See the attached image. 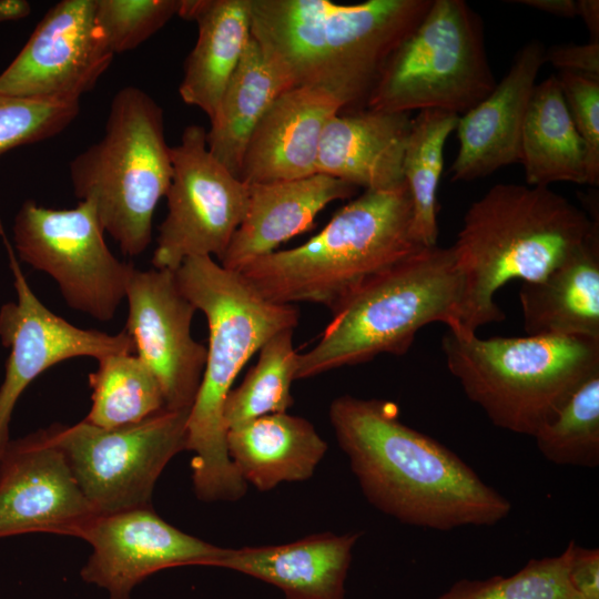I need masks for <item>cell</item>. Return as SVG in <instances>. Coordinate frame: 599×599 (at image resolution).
Wrapping results in <instances>:
<instances>
[{"label":"cell","mask_w":599,"mask_h":599,"mask_svg":"<svg viewBox=\"0 0 599 599\" xmlns=\"http://www.w3.org/2000/svg\"><path fill=\"white\" fill-rule=\"evenodd\" d=\"M79 111V101L0 94V156L58 135L75 120Z\"/></svg>","instance_id":"obj_33"},{"label":"cell","mask_w":599,"mask_h":599,"mask_svg":"<svg viewBox=\"0 0 599 599\" xmlns=\"http://www.w3.org/2000/svg\"><path fill=\"white\" fill-rule=\"evenodd\" d=\"M545 50L538 40L526 43L494 90L459 116L451 182L485 177L520 161L522 126L538 73L546 63Z\"/></svg>","instance_id":"obj_18"},{"label":"cell","mask_w":599,"mask_h":599,"mask_svg":"<svg viewBox=\"0 0 599 599\" xmlns=\"http://www.w3.org/2000/svg\"><path fill=\"white\" fill-rule=\"evenodd\" d=\"M175 276L209 327L204 373L187 418L194 491L204 501L237 500L247 484L227 451L225 400L248 359L276 333L294 329L300 313L293 305L265 300L240 272L211 256L186 258Z\"/></svg>","instance_id":"obj_3"},{"label":"cell","mask_w":599,"mask_h":599,"mask_svg":"<svg viewBox=\"0 0 599 599\" xmlns=\"http://www.w3.org/2000/svg\"><path fill=\"white\" fill-rule=\"evenodd\" d=\"M113 57L95 21L94 0H61L0 73V94L79 101Z\"/></svg>","instance_id":"obj_14"},{"label":"cell","mask_w":599,"mask_h":599,"mask_svg":"<svg viewBox=\"0 0 599 599\" xmlns=\"http://www.w3.org/2000/svg\"><path fill=\"white\" fill-rule=\"evenodd\" d=\"M177 16L197 26L179 94L211 120L251 40L252 0H182Z\"/></svg>","instance_id":"obj_24"},{"label":"cell","mask_w":599,"mask_h":599,"mask_svg":"<svg viewBox=\"0 0 599 599\" xmlns=\"http://www.w3.org/2000/svg\"><path fill=\"white\" fill-rule=\"evenodd\" d=\"M361 534H316L293 542L225 548L217 567L281 589L285 599H346L345 581Z\"/></svg>","instance_id":"obj_22"},{"label":"cell","mask_w":599,"mask_h":599,"mask_svg":"<svg viewBox=\"0 0 599 599\" xmlns=\"http://www.w3.org/2000/svg\"><path fill=\"white\" fill-rule=\"evenodd\" d=\"M578 17H580L591 37L590 41H599V1L577 0Z\"/></svg>","instance_id":"obj_39"},{"label":"cell","mask_w":599,"mask_h":599,"mask_svg":"<svg viewBox=\"0 0 599 599\" xmlns=\"http://www.w3.org/2000/svg\"><path fill=\"white\" fill-rule=\"evenodd\" d=\"M344 102L319 87L281 93L255 126L240 173L246 184L297 180L316 173L324 129Z\"/></svg>","instance_id":"obj_19"},{"label":"cell","mask_w":599,"mask_h":599,"mask_svg":"<svg viewBox=\"0 0 599 599\" xmlns=\"http://www.w3.org/2000/svg\"><path fill=\"white\" fill-rule=\"evenodd\" d=\"M95 516L45 429L9 441L0 456V539L32 532L80 538Z\"/></svg>","instance_id":"obj_17"},{"label":"cell","mask_w":599,"mask_h":599,"mask_svg":"<svg viewBox=\"0 0 599 599\" xmlns=\"http://www.w3.org/2000/svg\"><path fill=\"white\" fill-rule=\"evenodd\" d=\"M545 61L560 72H571L599 80V41L586 44H557L545 50Z\"/></svg>","instance_id":"obj_36"},{"label":"cell","mask_w":599,"mask_h":599,"mask_svg":"<svg viewBox=\"0 0 599 599\" xmlns=\"http://www.w3.org/2000/svg\"><path fill=\"white\" fill-rule=\"evenodd\" d=\"M246 214L220 264L238 271L250 261L270 254L282 243L311 230L317 214L336 200H346L358 187L326 174L252 183Z\"/></svg>","instance_id":"obj_20"},{"label":"cell","mask_w":599,"mask_h":599,"mask_svg":"<svg viewBox=\"0 0 599 599\" xmlns=\"http://www.w3.org/2000/svg\"><path fill=\"white\" fill-rule=\"evenodd\" d=\"M171 161L167 214L159 226L152 265L176 271L194 256L221 261L246 214L248 185L212 155L206 129L197 124L187 125L171 146Z\"/></svg>","instance_id":"obj_12"},{"label":"cell","mask_w":599,"mask_h":599,"mask_svg":"<svg viewBox=\"0 0 599 599\" xmlns=\"http://www.w3.org/2000/svg\"><path fill=\"white\" fill-rule=\"evenodd\" d=\"M540 454L561 466L599 465V370L582 380L532 436Z\"/></svg>","instance_id":"obj_31"},{"label":"cell","mask_w":599,"mask_h":599,"mask_svg":"<svg viewBox=\"0 0 599 599\" xmlns=\"http://www.w3.org/2000/svg\"><path fill=\"white\" fill-rule=\"evenodd\" d=\"M571 120L588 153L589 185L599 183V80L571 72L556 74Z\"/></svg>","instance_id":"obj_35"},{"label":"cell","mask_w":599,"mask_h":599,"mask_svg":"<svg viewBox=\"0 0 599 599\" xmlns=\"http://www.w3.org/2000/svg\"><path fill=\"white\" fill-rule=\"evenodd\" d=\"M441 349L450 374L495 426L531 437L599 370V339L589 337L480 338L448 329Z\"/></svg>","instance_id":"obj_7"},{"label":"cell","mask_w":599,"mask_h":599,"mask_svg":"<svg viewBox=\"0 0 599 599\" xmlns=\"http://www.w3.org/2000/svg\"><path fill=\"white\" fill-rule=\"evenodd\" d=\"M569 546L555 557L530 559L516 573L460 579L436 599H581L568 577Z\"/></svg>","instance_id":"obj_32"},{"label":"cell","mask_w":599,"mask_h":599,"mask_svg":"<svg viewBox=\"0 0 599 599\" xmlns=\"http://www.w3.org/2000/svg\"><path fill=\"white\" fill-rule=\"evenodd\" d=\"M527 185L588 184V153L556 74L536 84L525 118L520 161Z\"/></svg>","instance_id":"obj_26"},{"label":"cell","mask_w":599,"mask_h":599,"mask_svg":"<svg viewBox=\"0 0 599 599\" xmlns=\"http://www.w3.org/2000/svg\"><path fill=\"white\" fill-rule=\"evenodd\" d=\"M98 362L97 370L89 374L92 404L85 422L115 428L165 408L160 383L136 355L112 354Z\"/></svg>","instance_id":"obj_29"},{"label":"cell","mask_w":599,"mask_h":599,"mask_svg":"<svg viewBox=\"0 0 599 599\" xmlns=\"http://www.w3.org/2000/svg\"><path fill=\"white\" fill-rule=\"evenodd\" d=\"M479 16L463 0H433L386 62L365 109L461 115L496 87Z\"/></svg>","instance_id":"obj_9"},{"label":"cell","mask_w":599,"mask_h":599,"mask_svg":"<svg viewBox=\"0 0 599 599\" xmlns=\"http://www.w3.org/2000/svg\"><path fill=\"white\" fill-rule=\"evenodd\" d=\"M329 420L366 499L399 522L447 531L493 526L510 512L458 455L402 423L393 402L343 395Z\"/></svg>","instance_id":"obj_1"},{"label":"cell","mask_w":599,"mask_h":599,"mask_svg":"<svg viewBox=\"0 0 599 599\" xmlns=\"http://www.w3.org/2000/svg\"><path fill=\"white\" fill-rule=\"evenodd\" d=\"M258 353L256 364L243 382L227 394L226 429L264 415L286 413L293 405L291 387L296 379L300 356L294 347L293 329L276 333Z\"/></svg>","instance_id":"obj_30"},{"label":"cell","mask_w":599,"mask_h":599,"mask_svg":"<svg viewBox=\"0 0 599 599\" xmlns=\"http://www.w3.org/2000/svg\"><path fill=\"white\" fill-rule=\"evenodd\" d=\"M124 331L136 356L160 383L166 409L190 410L201 385L206 346L191 334L195 306L181 291L175 271L132 272Z\"/></svg>","instance_id":"obj_15"},{"label":"cell","mask_w":599,"mask_h":599,"mask_svg":"<svg viewBox=\"0 0 599 599\" xmlns=\"http://www.w3.org/2000/svg\"><path fill=\"white\" fill-rule=\"evenodd\" d=\"M286 88L251 37L210 120L206 145L212 155L240 179L250 138L273 101Z\"/></svg>","instance_id":"obj_27"},{"label":"cell","mask_w":599,"mask_h":599,"mask_svg":"<svg viewBox=\"0 0 599 599\" xmlns=\"http://www.w3.org/2000/svg\"><path fill=\"white\" fill-rule=\"evenodd\" d=\"M182 0H94L97 24L110 50L135 49L179 14Z\"/></svg>","instance_id":"obj_34"},{"label":"cell","mask_w":599,"mask_h":599,"mask_svg":"<svg viewBox=\"0 0 599 599\" xmlns=\"http://www.w3.org/2000/svg\"><path fill=\"white\" fill-rule=\"evenodd\" d=\"M461 276L450 247L420 248L373 276L336 309L318 342L300 354L296 379L405 354L432 323L457 326Z\"/></svg>","instance_id":"obj_6"},{"label":"cell","mask_w":599,"mask_h":599,"mask_svg":"<svg viewBox=\"0 0 599 599\" xmlns=\"http://www.w3.org/2000/svg\"><path fill=\"white\" fill-rule=\"evenodd\" d=\"M190 410H162L138 423L102 428L84 419L45 428L97 515L148 508L166 464L186 450Z\"/></svg>","instance_id":"obj_10"},{"label":"cell","mask_w":599,"mask_h":599,"mask_svg":"<svg viewBox=\"0 0 599 599\" xmlns=\"http://www.w3.org/2000/svg\"><path fill=\"white\" fill-rule=\"evenodd\" d=\"M459 115L422 110L412 119L403 161L404 181L412 202V235L420 247L437 245V192L444 167V149L456 131Z\"/></svg>","instance_id":"obj_28"},{"label":"cell","mask_w":599,"mask_h":599,"mask_svg":"<svg viewBox=\"0 0 599 599\" xmlns=\"http://www.w3.org/2000/svg\"><path fill=\"white\" fill-rule=\"evenodd\" d=\"M568 577L581 599H599V549L569 544Z\"/></svg>","instance_id":"obj_37"},{"label":"cell","mask_w":599,"mask_h":599,"mask_svg":"<svg viewBox=\"0 0 599 599\" xmlns=\"http://www.w3.org/2000/svg\"><path fill=\"white\" fill-rule=\"evenodd\" d=\"M12 231L19 258L51 276L70 308L100 322L114 317L134 266L109 250L92 203L51 209L27 200Z\"/></svg>","instance_id":"obj_11"},{"label":"cell","mask_w":599,"mask_h":599,"mask_svg":"<svg viewBox=\"0 0 599 599\" xmlns=\"http://www.w3.org/2000/svg\"><path fill=\"white\" fill-rule=\"evenodd\" d=\"M420 248L404 183L365 191L302 245L256 257L237 272L270 302L315 303L333 312L369 278Z\"/></svg>","instance_id":"obj_5"},{"label":"cell","mask_w":599,"mask_h":599,"mask_svg":"<svg viewBox=\"0 0 599 599\" xmlns=\"http://www.w3.org/2000/svg\"><path fill=\"white\" fill-rule=\"evenodd\" d=\"M410 125L409 113L363 109L335 114L321 139L316 173L365 191L403 185V161Z\"/></svg>","instance_id":"obj_21"},{"label":"cell","mask_w":599,"mask_h":599,"mask_svg":"<svg viewBox=\"0 0 599 599\" xmlns=\"http://www.w3.org/2000/svg\"><path fill=\"white\" fill-rule=\"evenodd\" d=\"M80 538L92 548L81 578L109 599H131L135 586L163 569L217 567L225 552L170 525L152 507L97 515Z\"/></svg>","instance_id":"obj_16"},{"label":"cell","mask_w":599,"mask_h":599,"mask_svg":"<svg viewBox=\"0 0 599 599\" xmlns=\"http://www.w3.org/2000/svg\"><path fill=\"white\" fill-rule=\"evenodd\" d=\"M549 187L500 183L467 210L451 248L461 276L455 329L476 334L500 322L497 291L512 280L536 282L559 266L598 224Z\"/></svg>","instance_id":"obj_4"},{"label":"cell","mask_w":599,"mask_h":599,"mask_svg":"<svg viewBox=\"0 0 599 599\" xmlns=\"http://www.w3.org/2000/svg\"><path fill=\"white\" fill-rule=\"evenodd\" d=\"M528 336L599 339V223L555 270L519 291Z\"/></svg>","instance_id":"obj_23"},{"label":"cell","mask_w":599,"mask_h":599,"mask_svg":"<svg viewBox=\"0 0 599 599\" xmlns=\"http://www.w3.org/2000/svg\"><path fill=\"white\" fill-rule=\"evenodd\" d=\"M17 302L0 307V339L10 348L0 385V456L10 439V420L26 388L44 370L70 358L88 356L98 361L112 354L134 353V344L123 329L108 334L74 326L50 311L34 294L21 271L14 250L1 229Z\"/></svg>","instance_id":"obj_13"},{"label":"cell","mask_w":599,"mask_h":599,"mask_svg":"<svg viewBox=\"0 0 599 599\" xmlns=\"http://www.w3.org/2000/svg\"><path fill=\"white\" fill-rule=\"evenodd\" d=\"M31 13V4L27 0H0V22L17 21Z\"/></svg>","instance_id":"obj_40"},{"label":"cell","mask_w":599,"mask_h":599,"mask_svg":"<svg viewBox=\"0 0 599 599\" xmlns=\"http://www.w3.org/2000/svg\"><path fill=\"white\" fill-rule=\"evenodd\" d=\"M516 3L561 18L578 17L577 0H516Z\"/></svg>","instance_id":"obj_38"},{"label":"cell","mask_w":599,"mask_h":599,"mask_svg":"<svg viewBox=\"0 0 599 599\" xmlns=\"http://www.w3.org/2000/svg\"><path fill=\"white\" fill-rule=\"evenodd\" d=\"M226 446L244 481L262 491L311 478L327 451V444L308 420L287 413L229 428Z\"/></svg>","instance_id":"obj_25"},{"label":"cell","mask_w":599,"mask_h":599,"mask_svg":"<svg viewBox=\"0 0 599 599\" xmlns=\"http://www.w3.org/2000/svg\"><path fill=\"white\" fill-rule=\"evenodd\" d=\"M69 172L74 195L94 205L104 232L122 253L142 254L172 177L162 108L135 85L120 89L111 100L103 136L72 159Z\"/></svg>","instance_id":"obj_8"},{"label":"cell","mask_w":599,"mask_h":599,"mask_svg":"<svg viewBox=\"0 0 599 599\" xmlns=\"http://www.w3.org/2000/svg\"><path fill=\"white\" fill-rule=\"evenodd\" d=\"M433 0H252L251 34L286 90L319 87L365 109L386 62Z\"/></svg>","instance_id":"obj_2"}]
</instances>
